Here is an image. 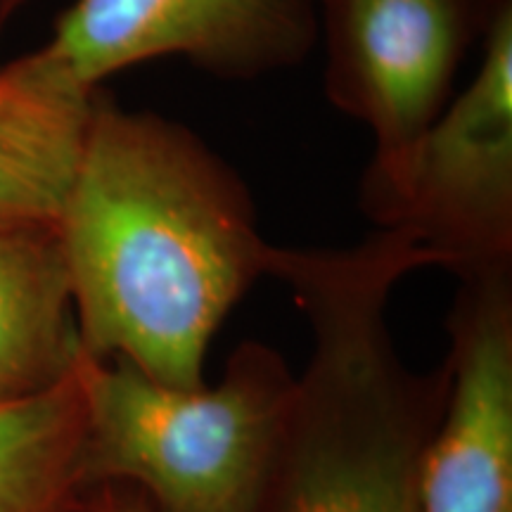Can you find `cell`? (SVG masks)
Returning <instances> with one entry per match:
<instances>
[{
  "label": "cell",
  "mask_w": 512,
  "mask_h": 512,
  "mask_svg": "<svg viewBox=\"0 0 512 512\" xmlns=\"http://www.w3.org/2000/svg\"><path fill=\"white\" fill-rule=\"evenodd\" d=\"M69 512H155L138 489L119 482L88 484Z\"/></svg>",
  "instance_id": "8fae6325"
},
{
  "label": "cell",
  "mask_w": 512,
  "mask_h": 512,
  "mask_svg": "<svg viewBox=\"0 0 512 512\" xmlns=\"http://www.w3.org/2000/svg\"><path fill=\"white\" fill-rule=\"evenodd\" d=\"M57 240L83 354L204 384L216 330L266 275L252 197L195 133L95 102Z\"/></svg>",
  "instance_id": "6da1fadb"
},
{
  "label": "cell",
  "mask_w": 512,
  "mask_h": 512,
  "mask_svg": "<svg viewBox=\"0 0 512 512\" xmlns=\"http://www.w3.org/2000/svg\"><path fill=\"white\" fill-rule=\"evenodd\" d=\"M98 98L46 48L0 69V233L57 230Z\"/></svg>",
  "instance_id": "ba28073f"
},
{
  "label": "cell",
  "mask_w": 512,
  "mask_h": 512,
  "mask_svg": "<svg viewBox=\"0 0 512 512\" xmlns=\"http://www.w3.org/2000/svg\"><path fill=\"white\" fill-rule=\"evenodd\" d=\"M508 0H320L325 93L392 152L444 112L475 38Z\"/></svg>",
  "instance_id": "5b68a950"
},
{
  "label": "cell",
  "mask_w": 512,
  "mask_h": 512,
  "mask_svg": "<svg viewBox=\"0 0 512 512\" xmlns=\"http://www.w3.org/2000/svg\"><path fill=\"white\" fill-rule=\"evenodd\" d=\"M79 354L57 230L0 233V399L53 387Z\"/></svg>",
  "instance_id": "9c48e42d"
},
{
  "label": "cell",
  "mask_w": 512,
  "mask_h": 512,
  "mask_svg": "<svg viewBox=\"0 0 512 512\" xmlns=\"http://www.w3.org/2000/svg\"><path fill=\"white\" fill-rule=\"evenodd\" d=\"M475 81L413 143L375 152L361 209L453 275L512 264V0L486 31Z\"/></svg>",
  "instance_id": "277c9868"
},
{
  "label": "cell",
  "mask_w": 512,
  "mask_h": 512,
  "mask_svg": "<svg viewBox=\"0 0 512 512\" xmlns=\"http://www.w3.org/2000/svg\"><path fill=\"white\" fill-rule=\"evenodd\" d=\"M430 266L439 268L437 256L399 230L354 247H271L266 275L292 292L311 349L252 512H420L448 377L403 361L387 309L403 275Z\"/></svg>",
  "instance_id": "7a4b0ae2"
},
{
  "label": "cell",
  "mask_w": 512,
  "mask_h": 512,
  "mask_svg": "<svg viewBox=\"0 0 512 512\" xmlns=\"http://www.w3.org/2000/svg\"><path fill=\"white\" fill-rule=\"evenodd\" d=\"M24 3H27V0H0V27H3V24L15 15V10L22 8Z\"/></svg>",
  "instance_id": "7c38bea8"
},
{
  "label": "cell",
  "mask_w": 512,
  "mask_h": 512,
  "mask_svg": "<svg viewBox=\"0 0 512 512\" xmlns=\"http://www.w3.org/2000/svg\"><path fill=\"white\" fill-rule=\"evenodd\" d=\"M86 484L138 489L155 512H252L294 375L245 342L214 387L162 384L121 358L79 356Z\"/></svg>",
  "instance_id": "3957f363"
},
{
  "label": "cell",
  "mask_w": 512,
  "mask_h": 512,
  "mask_svg": "<svg viewBox=\"0 0 512 512\" xmlns=\"http://www.w3.org/2000/svg\"><path fill=\"white\" fill-rule=\"evenodd\" d=\"M456 278L446 403L422 465L420 512H512V264Z\"/></svg>",
  "instance_id": "52a82bcc"
},
{
  "label": "cell",
  "mask_w": 512,
  "mask_h": 512,
  "mask_svg": "<svg viewBox=\"0 0 512 512\" xmlns=\"http://www.w3.org/2000/svg\"><path fill=\"white\" fill-rule=\"evenodd\" d=\"M86 486V406L76 361L53 387L0 399V512H69Z\"/></svg>",
  "instance_id": "30bf717a"
},
{
  "label": "cell",
  "mask_w": 512,
  "mask_h": 512,
  "mask_svg": "<svg viewBox=\"0 0 512 512\" xmlns=\"http://www.w3.org/2000/svg\"><path fill=\"white\" fill-rule=\"evenodd\" d=\"M318 36L320 0H76L43 48L95 91L171 55L221 79H256L302 62Z\"/></svg>",
  "instance_id": "8992f818"
}]
</instances>
